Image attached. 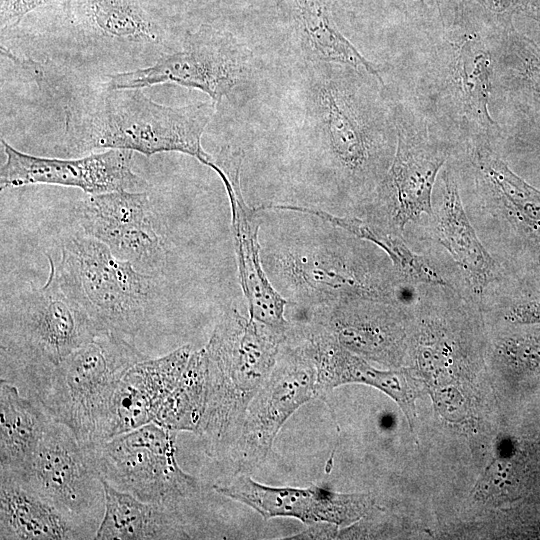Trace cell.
Segmentation results:
<instances>
[{"label":"cell","instance_id":"obj_5","mask_svg":"<svg viewBox=\"0 0 540 540\" xmlns=\"http://www.w3.org/2000/svg\"><path fill=\"white\" fill-rule=\"evenodd\" d=\"M287 334L243 315L235 305L220 315L204 346L207 405L199 435L210 457L228 455L247 408L271 374Z\"/></svg>","mask_w":540,"mask_h":540},{"label":"cell","instance_id":"obj_28","mask_svg":"<svg viewBox=\"0 0 540 540\" xmlns=\"http://www.w3.org/2000/svg\"><path fill=\"white\" fill-rule=\"evenodd\" d=\"M207 355L193 351L187 366L160 407L154 422L172 431L199 433L207 405Z\"/></svg>","mask_w":540,"mask_h":540},{"label":"cell","instance_id":"obj_21","mask_svg":"<svg viewBox=\"0 0 540 540\" xmlns=\"http://www.w3.org/2000/svg\"><path fill=\"white\" fill-rule=\"evenodd\" d=\"M308 338L317 367L318 397L344 384L369 385L392 398L413 427L416 418L415 399L419 396V389L410 370L376 369L319 328L311 330Z\"/></svg>","mask_w":540,"mask_h":540},{"label":"cell","instance_id":"obj_4","mask_svg":"<svg viewBox=\"0 0 540 540\" xmlns=\"http://www.w3.org/2000/svg\"><path fill=\"white\" fill-rule=\"evenodd\" d=\"M497 18L479 6L456 7L441 20L442 33L429 55L426 98H432V120L451 126L467 141L496 137L489 112L494 90Z\"/></svg>","mask_w":540,"mask_h":540},{"label":"cell","instance_id":"obj_6","mask_svg":"<svg viewBox=\"0 0 540 540\" xmlns=\"http://www.w3.org/2000/svg\"><path fill=\"white\" fill-rule=\"evenodd\" d=\"M1 379L25 395L76 349L106 333L50 270L45 284L3 301Z\"/></svg>","mask_w":540,"mask_h":540},{"label":"cell","instance_id":"obj_8","mask_svg":"<svg viewBox=\"0 0 540 540\" xmlns=\"http://www.w3.org/2000/svg\"><path fill=\"white\" fill-rule=\"evenodd\" d=\"M147 358L134 342L102 333L69 354L25 396L66 425L82 445L97 443L122 377Z\"/></svg>","mask_w":540,"mask_h":540},{"label":"cell","instance_id":"obj_1","mask_svg":"<svg viewBox=\"0 0 540 540\" xmlns=\"http://www.w3.org/2000/svg\"><path fill=\"white\" fill-rule=\"evenodd\" d=\"M263 268L288 307L313 308L350 299L400 303L404 285L388 255L375 244L318 215L262 210Z\"/></svg>","mask_w":540,"mask_h":540},{"label":"cell","instance_id":"obj_11","mask_svg":"<svg viewBox=\"0 0 540 540\" xmlns=\"http://www.w3.org/2000/svg\"><path fill=\"white\" fill-rule=\"evenodd\" d=\"M317 394V367L309 341L291 323L276 364L251 400L228 456L238 473L257 469L285 422Z\"/></svg>","mask_w":540,"mask_h":540},{"label":"cell","instance_id":"obj_22","mask_svg":"<svg viewBox=\"0 0 540 540\" xmlns=\"http://www.w3.org/2000/svg\"><path fill=\"white\" fill-rule=\"evenodd\" d=\"M96 531L17 478L0 474V539H95Z\"/></svg>","mask_w":540,"mask_h":540},{"label":"cell","instance_id":"obj_9","mask_svg":"<svg viewBox=\"0 0 540 540\" xmlns=\"http://www.w3.org/2000/svg\"><path fill=\"white\" fill-rule=\"evenodd\" d=\"M393 112L397 137L394 157L362 219L402 236L409 222L423 214L432 218L433 188L450 148L423 111L399 104Z\"/></svg>","mask_w":540,"mask_h":540},{"label":"cell","instance_id":"obj_25","mask_svg":"<svg viewBox=\"0 0 540 540\" xmlns=\"http://www.w3.org/2000/svg\"><path fill=\"white\" fill-rule=\"evenodd\" d=\"M103 481L104 515L95 539H178L185 538V515L117 490Z\"/></svg>","mask_w":540,"mask_h":540},{"label":"cell","instance_id":"obj_15","mask_svg":"<svg viewBox=\"0 0 540 540\" xmlns=\"http://www.w3.org/2000/svg\"><path fill=\"white\" fill-rule=\"evenodd\" d=\"M243 156L225 152L218 156L216 174L230 203L231 234L236 257L237 278L248 304L250 318L282 333L291 323L286 318L287 300L271 284L261 260L260 212L250 206L242 191Z\"/></svg>","mask_w":540,"mask_h":540},{"label":"cell","instance_id":"obj_3","mask_svg":"<svg viewBox=\"0 0 540 540\" xmlns=\"http://www.w3.org/2000/svg\"><path fill=\"white\" fill-rule=\"evenodd\" d=\"M64 135L71 153L124 149L147 157L180 152L211 167L214 157L202 147L203 133L216 104L168 106L141 88H108L101 84L70 94L64 103Z\"/></svg>","mask_w":540,"mask_h":540},{"label":"cell","instance_id":"obj_27","mask_svg":"<svg viewBox=\"0 0 540 540\" xmlns=\"http://www.w3.org/2000/svg\"><path fill=\"white\" fill-rule=\"evenodd\" d=\"M84 33L114 44L158 45L163 35L140 0H76Z\"/></svg>","mask_w":540,"mask_h":540},{"label":"cell","instance_id":"obj_13","mask_svg":"<svg viewBox=\"0 0 540 540\" xmlns=\"http://www.w3.org/2000/svg\"><path fill=\"white\" fill-rule=\"evenodd\" d=\"M10 476L97 532L105 510L103 481L66 425L53 419L27 467Z\"/></svg>","mask_w":540,"mask_h":540},{"label":"cell","instance_id":"obj_26","mask_svg":"<svg viewBox=\"0 0 540 540\" xmlns=\"http://www.w3.org/2000/svg\"><path fill=\"white\" fill-rule=\"evenodd\" d=\"M52 420L16 385L0 380V473L17 475L27 467Z\"/></svg>","mask_w":540,"mask_h":540},{"label":"cell","instance_id":"obj_29","mask_svg":"<svg viewBox=\"0 0 540 540\" xmlns=\"http://www.w3.org/2000/svg\"><path fill=\"white\" fill-rule=\"evenodd\" d=\"M495 354L507 366L522 371L540 372V338L538 337L503 338L497 343Z\"/></svg>","mask_w":540,"mask_h":540},{"label":"cell","instance_id":"obj_19","mask_svg":"<svg viewBox=\"0 0 540 540\" xmlns=\"http://www.w3.org/2000/svg\"><path fill=\"white\" fill-rule=\"evenodd\" d=\"M192 346L185 344L154 359L137 362L122 377L100 432L99 442L154 422L179 382Z\"/></svg>","mask_w":540,"mask_h":540},{"label":"cell","instance_id":"obj_7","mask_svg":"<svg viewBox=\"0 0 540 540\" xmlns=\"http://www.w3.org/2000/svg\"><path fill=\"white\" fill-rule=\"evenodd\" d=\"M50 270L104 332L134 342L151 324L159 299V275L139 272L114 256L102 242L81 232L61 248Z\"/></svg>","mask_w":540,"mask_h":540},{"label":"cell","instance_id":"obj_23","mask_svg":"<svg viewBox=\"0 0 540 540\" xmlns=\"http://www.w3.org/2000/svg\"><path fill=\"white\" fill-rule=\"evenodd\" d=\"M469 163L479 193L487 204L532 234H540V191L517 176L498 156L494 140L465 141Z\"/></svg>","mask_w":540,"mask_h":540},{"label":"cell","instance_id":"obj_2","mask_svg":"<svg viewBox=\"0 0 540 540\" xmlns=\"http://www.w3.org/2000/svg\"><path fill=\"white\" fill-rule=\"evenodd\" d=\"M309 65L305 119L317 162L348 204V216L361 218L394 157L393 107L373 75L343 64Z\"/></svg>","mask_w":540,"mask_h":540},{"label":"cell","instance_id":"obj_34","mask_svg":"<svg viewBox=\"0 0 540 540\" xmlns=\"http://www.w3.org/2000/svg\"><path fill=\"white\" fill-rule=\"evenodd\" d=\"M407 1L410 2V3H416V4H420V5L425 4V0H407Z\"/></svg>","mask_w":540,"mask_h":540},{"label":"cell","instance_id":"obj_31","mask_svg":"<svg viewBox=\"0 0 540 540\" xmlns=\"http://www.w3.org/2000/svg\"><path fill=\"white\" fill-rule=\"evenodd\" d=\"M503 318L516 325L540 324V298L512 303L504 310Z\"/></svg>","mask_w":540,"mask_h":540},{"label":"cell","instance_id":"obj_17","mask_svg":"<svg viewBox=\"0 0 540 540\" xmlns=\"http://www.w3.org/2000/svg\"><path fill=\"white\" fill-rule=\"evenodd\" d=\"M214 490L240 502L264 519L290 517L306 525L330 522L339 527L359 521L371 509L367 493H340L320 487H274L239 473L229 481L217 483Z\"/></svg>","mask_w":540,"mask_h":540},{"label":"cell","instance_id":"obj_33","mask_svg":"<svg viewBox=\"0 0 540 540\" xmlns=\"http://www.w3.org/2000/svg\"><path fill=\"white\" fill-rule=\"evenodd\" d=\"M512 2L513 0H479L481 6L498 19L507 12Z\"/></svg>","mask_w":540,"mask_h":540},{"label":"cell","instance_id":"obj_18","mask_svg":"<svg viewBox=\"0 0 540 540\" xmlns=\"http://www.w3.org/2000/svg\"><path fill=\"white\" fill-rule=\"evenodd\" d=\"M308 322L328 332L342 347L366 359L393 364L405 337L400 303L350 299L311 310Z\"/></svg>","mask_w":540,"mask_h":540},{"label":"cell","instance_id":"obj_16","mask_svg":"<svg viewBox=\"0 0 540 540\" xmlns=\"http://www.w3.org/2000/svg\"><path fill=\"white\" fill-rule=\"evenodd\" d=\"M6 160L0 189L32 184L79 188L88 195L113 191H146L148 183L133 171V151L107 149L73 159L33 156L12 147L3 137Z\"/></svg>","mask_w":540,"mask_h":540},{"label":"cell","instance_id":"obj_10","mask_svg":"<svg viewBox=\"0 0 540 540\" xmlns=\"http://www.w3.org/2000/svg\"><path fill=\"white\" fill-rule=\"evenodd\" d=\"M177 433L151 422L83 446L101 479L112 487L185 515L188 504L201 495L202 487L177 462Z\"/></svg>","mask_w":540,"mask_h":540},{"label":"cell","instance_id":"obj_30","mask_svg":"<svg viewBox=\"0 0 540 540\" xmlns=\"http://www.w3.org/2000/svg\"><path fill=\"white\" fill-rule=\"evenodd\" d=\"M55 0H6L1 8V28H12L32 10Z\"/></svg>","mask_w":540,"mask_h":540},{"label":"cell","instance_id":"obj_32","mask_svg":"<svg viewBox=\"0 0 540 540\" xmlns=\"http://www.w3.org/2000/svg\"><path fill=\"white\" fill-rule=\"evenodd\" d=\"M301 532L286 539L313 540V539H336L339 538V526L330 522H316Z\"/></svg>","mask_w":540,"mask_h":540},{"label":"cell","instance_id":"obj_12","mask_svg":"<svg viewBox=\"0 0 540 540\" xmlns=\"http://www.w3.org/2000/svg\"><path fill=\"white\" fill-rule=\"evenodd\" d=\"M252 55L231 33L204 25L185 38L178 51L165 53L155 63L109 75L108 88H145L176 84L198 89L215 104L247 77Z\"/></svg>","mask_w":540,"mask_h":540},{"label":"cell","instance_id":"obj_24","mask_svg":"<svg viewBox=\"0 0 540 540\" xmlns=\"http://www.w3.org/2000/svg\"><path fill=\"white\" fill-rule=\"evenodd\" d=\"M293 32L303 58L365 71L384 83L377 68L338 29L326 0H288Z\"/></svg>","mask_w":540,"mask_h":540},{"label":"cell","instance_id":"obj_20","mask_svg":"<svg viewBox=\"0 0 540 540\" xmlns=\"http://www.w3.org/2000/svg\"><path fill=\"white\" fill-rule=\"evenodd\" d=\"M439 198L433 207L434 234L459 267L470 296L481 300L496 282V260L479 239L464 209L451 168L441 171Z\"/></svg>","mask_w":540,"mask_h":540},{"label":"cell","instance_id":"obj_14","mask_svg":"<svg viewBox=\"0 0 540 540\" xmlns=\"http://www.w3.org/2000/svg\"><path fill=\"white\" fill-rule=\"evenodd\" d=\"M81 233L104 243L139 272L160 275L167 261L162 222L146 191L88 195L78 207Z\"/></svg>","mask_w":540,"mask_h":540}]
</instances>
